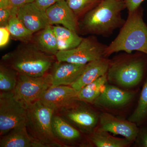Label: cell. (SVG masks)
<instances>
[{"label":"cell","instance_id":"cell-21","mask_svg":"<svg viewBox=\"0 0 147 147\" xmlns=\"http://www.w3.org/2000/svg\"><path fill=\"white\" fill-rule=\"evenodd\" d=\"M57 38L59 51L73 49L80 44L83 38L79 36L76 32L60 26H53Z\"/></svg>","mask_w":147,"mask_h":147},{"label":"cell","instance_id":"cell-24","mask_svg":"<svg viewBox=\"0 0 147 147\" xmlns=\"http://www.w3.org/2000/svg\"><path fill=\"white\" fill-rule=\"evenodd\" d=\"M18 74L16 70L1 62L0 64L1 92H13L17 84Z\"/></svg>","mask_w":147,"mask_h":147},{"label":"cell","instance_id":"cell-22","mask_svg":"<svg viewBox=\"0 0 147 147\" xmlns=\"http://www.w3.org/2000/svg\"><path fill=\"white\" fill-rule=\"evenodd\" d=\"M107 74L88 84L78 91V99L87 103H93L100 95L108 82Z\"/></svg>","mask_w":147,"mask_h":147},{"label":"cell","instance_id":"cell-29","mask_svg":"<svg viewBox=\"0 0 147 147\" xmlns=\"http://www.w3.org/2000/svg\"><path fill=\"white\" fill-rule=\"evenodd\" d=\"M11 17L10 8H0V26L7 27Z\"/></svg>","mask_w":147,"mask_h":147},{"label":"cell","instance_id":"cell-31","mask_svg":"<svg viewBox=\"0 0 147 147\" xmlns=\"http://www.w3.org/2000/svg\"><path fill=\"white\" fill-rule=\"evenodd\" d=\"M128 12H133L140 7L145 0H123Z\"/></svg>","mask_w":147,"mask_h":147},{"label":"cell","instance_id":"cell-2","mask_svg":"<svg viewBox=\"0 0 147 147\" xmlns=\"http://www.w3.org/2000/svg\"><path fill=\"white\" fill-rule=\"evenodd\" d=\"M56 60L55 56L40 51L30 41L21 42L16 49L3 55L1 62L18 74L39 76L47 73Z\"/></svg>","mask_w":147,"mask_h":147},{"label":"cell","instance_id":"cell-33","mask_svg":"<svg viewBox=\"0 0 147 147\" xmlns=\"http://www.w3.org/2000/svg\"><path fill=\"white\" fill-rule=\"evenodd\" d=\"M10 6V0H0V8H9Z\"/></svg>","mask_w":147,"mask_h":147},{"label":"cell","instance_id":"cell-26","mask_svg":"<svg viewBox=\"0 0 147 147\" xmlns=\"http://www.w3.org/2000/svg\"><path fill=\"white\" fill-rule=\"evenodd\" d=\"M101 0H65L77 19L97 5Z\"/></svg>","mask_w":147,"mask_h":147},{"label":"cell","instance_id":"cell-14","mask_svg":"<svg viewBox=\"0 0 147 147\" xmlns=\"http://www.w3.org/2000/svg\"><path fill=\"white\" fill-rule=\"evenodd\" d=\"M134 96V93L106 84L100 95L93 103L99 108H119L127 105Z\"/></svg>","mask_w":147,"mask_h":147},{"label":"cell","instance_id":"cell-7","mask_svg":"<svg viewBox=\"0 0 147 147\" xmlns=\"http://www.w3.org/2000/svg\"><path fill=\"white\" fill-rule=\"evenodd\" d=\"M107 45L101 43L95 36L84 38L73 49L59 51L55 55L56 60L79 64H87L92 61L105 57Z\"/></svg>","mask_w":147,"mask_h":147},{"label":"cell","instance_id":"cell-9","mask_svg":"<svg viewBox=\"0 0 147 147\" xmlns=\"http://www.w3.org/2000/svg\"><path fill=\"white\" fill-rule=\"evenodd\" d=\"M26 108L14 97L13 92L0 93V135L26 123Z\"/></svg>","mask_w":147,"mask_h":147},{"label":"cell","instance_id":"cell-11","mask_svg":"<svg viewBox=\"0 0 147 147\" xmlns=\"http://www.w3.org/2000/svg\"><path fill=\"white\" fill-rule=\"evenodd\" d=\"M78 93L71 86H52L45 92L39 100L56 112L79 100Z\"/></svg>","mask_w":147,"mask_h":147},{"label":"cell","instance_id":"cell-12","mask_svg":"<svg viewBox=\"0 0 147 147\" xmlns=\"http://www.w3.org/2000/svg\"><path fill=\"white\" fill-rule=\"evenodd\" d=\"M16 16L25 27L33 34L51 25L46 11L38 7L34 2L19 7Z\"/></svg>","mask_w":147,"mask_h":147},{"label":"cell","instance_id":"cell-6","mask_svg":"<svg viewBox=\"0 0 147 147\" xmlns=\"http://www.w3.org/2000/svg\"><path fill=\"white\" fill-rule=\"evenodd\" d=\"M53 86L50 73L39 76L18 74V81L13 92L14 97L25 107L39 100L50 87Z\"/></svg>","mask_w":147,"mask_h":147},{"label":"cell","instance_id":"cell-4","mask_svg":"<svg viewBox=\"0 0 147 147\" xmlns=\"http://www.w3.org/2000/svg\"><path fill=\"white\" fill-rule=\"evenodd\" d=\"M26 108V126L32 139L40 147L63 146L53 133L52 118L55 110L39 100L27 105Z\"/></svg>","mask_w":147,"mask_h":147},{"label":"cell","instance_id":"cell-30","mask_svg":"<svg viewBox=\"0 0 147 147\" xmlns=\"http://www.w3.org/2000/svg\"><path fill=\"white\" fill-rule=\"evenodd\" d=\"M10 33L7 27H0V47H5L7 44L10 38Z\"/></svg>","mask_w":147,"mask_h":147},{"label":"cell","instance_id":"cell-27","mask_svg":"<svg viewBox=\"0 0 147 147\" xmlns=\"http://www.w3.org/2000/svg\"><path fill=\"white\" fill-rule=\"evenodd\" d=\"M135 146L139 147H147V125L140 127L136 140Z\"/></svg>","mask_w":147,"mask_h":147},{"label":"cell","instance_id":"cell-32","mask_svg":"<svg viewBox=\"0 0 147 147\" xmlns=\"http://www.w3.org/2000/svg\"><path fill=\"white\" fill-rule=\"evenodd\" d=\"M64 0H34V3L38 7L45 11L55 3Z\"/></svg>","mask_w":147,"mask_h":147},{"label":"cell","instance_id":"cell-10","mask_svg":"<svg viewBox=\"0 0 147 147\" xmlns=\"http://www.w3.org/2000/svg\"><path fill=\"white\" fill-rule=\"evenodd\" d=\"M99 122V129L123 136L131 142H135L139 133V128L136 123L119 118L110 113L100 114Z\"/></svg>","mask_w":147,"mask_h":147},{"label":"cell","instance_id":"cell-15","mask_svg":"<svg viewBox=\"0 0 147 147\" xmlns=\"http://www.w3.org/2000/svg\"><path fill=\"white\" fill-rule=\"evenodd\" d=\"M45 11L50 25H61L69 30L77 32L78 19L65 0L55 3Z\"/></svg>","mask_w":147,"mask_h":147},{"label":"cell","instance_id":"cell-18","mask_svg":"<svg viewBox=\"0 0 147 147\" xmlns=\"http://www.w3.org/2000/svg\"><path fill=\"white\" fill-rule=\"evenodd\" d=\"M1 147H40L27 131L26 123L14 127L2 136Z\"/></svg>","mask_w":147,"mask_h":147},{"label":"cell","instance_id":"cell-8","mask_svg":"<svg viewBox=\"0 0 147 147\" xmlns=\"http://www.w3.org/2000/svg\"><path fill=\"white\" fill-rule=\"evenodd\" d=\"M84 103L76 100L56 112L81 132L90 134L96 129L99 116Z\"/></svg>","mask_w":147,"mask_h":147},{"label":"cell","instance_id":"cell-5","mask_svg":"<svg viewBox=\"0 0 147 147\" xmlns=\"http://www.w3.org/2000/svg\"><path fill=\"white\" fill-rule=\"evenodd\" d=\"M107 75L108 80L121 86H138L147 78V55L142 53L111 60Z\"/></svg>","mask_w":147,"mask_h":147},{"label":"cell","instance_id":"cell-28","mask_svg":"<svg viewBox=\"0 0 147 147\" xmlns=\"http://www.w3.org/2000/svg\"><path fill=\"white\" fill-rule=\"evenodd\" d=\"M34 0H10V8L11 16H16L18 9L22 6L33 3Z\"/></svg>","mask_w":147,"mask_h":147},{"label":"cell","instance_id":"cell-3","mask_svg":"<svg viewBox=\"0 0 147 147\" xmlns=\"http://www.w3.org/2000/svg\"><path fill=\"white\" fill-rule=\"evenodd\" d=\"M137 51L147 55V26L143 18V10L139 7L128 12L124 24L115 38L107 45L104 57L124 51L131 54Z\"/></svg>","mask_w":147,"mask_h":147},{"label":"cell","instance_id":"cell-17","mask_svg":"<svg viewBox=\"0 0 147 147\" xmlns=\"http://www.w3.org/2000/svg\"><path fill=\"white\" fill-rule=\"evenodd\" d=\"M52 127L55 137L63 146L76 143L82 138L81 131L55 113L52 118Z\"/></svg>","mask_w":147,"mask_h":147},{"label":"cell","instance_id":"cell-20","mask_svg":"<svg viewBox=\"0 0 147 147\" xmlns=\"http://www.w3.org/2000/svg\"><path fill=\"white\" fill-rule=\"evenodd\" d=\"M89 134L90 141L97 147H126L131 143L126 138L114 137L110 132L98 128Z\"/></svg>","mask_w":147,"mask_h":147},{"label":"cell","instance_id":"cell-19","mask_svg":"<svg viewBox=\"0 0 147 147\" xmlns=\"http://www.w3.org/2000/svg\"><path fill=\"white\" fill-rule=\"evenodd\" d=\"M31 41L40 51L47 55L55 56L59 51L52 25L34 34Z\"/></svg>","mask_w":147,"mask_h":147},{"label":"cell","instance_id":"cell-23","mask_svg":"<svg viewBox=\"0 0 147 147\" xmlns=\"http://www.w3.org/2000/svg\"><path fill=\"white\" fill-rule=\"evenodd\" d=\"M128 120L140 127L147 125V78L143 84L137 107Z\"/></svg>","mask_w":147,"mask_h":147},{"label":"cell","instance_id":"cell-16","mask_svg":"<svg viewBox=\"0 0 147 147\" xmlns=\"http://www.w3.org/2000/svg\"><path fill=\"white\" fill-rule=\"evenodd\" d=\"M111 60L102 57L87 63L81 75L71 86L79 91L88 84L108 73Z\"/></svg>","mask_w":147,"mask_h":147},{"label":"cell","instance_id":"cell-25","mask_svg":"<svg viewBox=\"0 0 147 147\" xmlns=\"http://www.w3.org/2000/svg\"><path fill=\"white\" fill-rule=\"evenodd\" d=\"M10 35L14 39L21 42L31 41L34 34L25 27L17 16H11L7 26Z\"/></svg>","mask_w":147,"mask_h":147},{"label":"cell","instance_id":"cell-13","mask_svg":"<svg viewBox=\"0 0 147 147\" xmlns=\"http://www.w3.org/2000/svg\"><path fill=\"white\" fill-rule=\"evenodd\" d=\"M86 64L57 61L51 67L53 86H70L78 79Z\"/></svg>","mask_w":147,"mask_h":147},{"label":"cell","instance_id":"cell-1","mask_svg":"<svg viewBox=\"0 0 147 147\" xmlns=\"http://www.w3.org/2000/svg\"><path fill=\"white\" fill-rule=\"evenodd\" d=\"M125 8L123 0H101L78 21V30L84 35L108 36L124 24L121 12Z\"/></svg>","mask_w":147,"mask_h":147}]
</instances>
